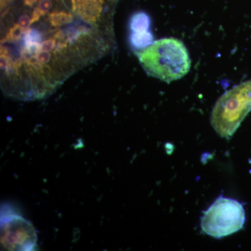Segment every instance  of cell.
<instances>
[{"mask_svg":"<svg viewBox=\"0 0 251 251\" xmlns=\"http://www.w3.org/2000/svg\"><path fill=\"white\" fill-rule=\"evenodd\" d=\"M149 75L166 82L179 80L191 69V59L184 43L175 38L153 42L137 54Z\"/></svg>","mask_w":251,"mask_h":251,"instance_id":"cell-1","label":"cell"},{"mask_svg":"<svg viewBox=\"0 0 251 251\" xmlns=\"http://www.w3.org/2000/svg\"><path fill=\"white\" fill-rule=\"evenodd\" d=\"M251 110V80L242 82L220 97L211 124L222 138H229Z\"/></svg>","mask_w":251,"mask_h":251,"instance_id":"cell-2","label":"cell"},{"mask_svg":"<svg viewBox=\"0 0 251 251\" xmlns=\"http://www.w3.org/2000/svg\"><path fill=\"white\" fill-rule=\"evenodd\" d=\"M245 223V211L241 203L229 198H219L204 212L201 227L204 233L222 238L240 230Z\"/></svg>","mask_w":251,"mask_h":251,"instance_id":"cell-3","label":"cell"},{"mask_svg":"<svg viewBox=\"0 0 251 251\" xmlns=\"http://www.w3.org/2000/svg\"><path fill=\"white\" fill-rule=\"evenodd\" d=\"M1 245L6 250H31L35 245L36 234L30 223L15 216L1 225Z\"/></svg>","mask_w":251,"mask_h":251,"instance_id":"cell-4","label":"cell"},{"mask_svg":"<svg viewBox=\"0 0 251 251\" xmlns=\"http://www.w3.org/2000/svg\"><path fill=\"white\" fill-rule=\"evenodd\" d=\"M151 19L148 14L143 11L136 12L132 15L129 21L130 32L140 33L150 31Z\"/></svg>","mask_w":251,"mask_h":251,"instance_id":"cell-5","label":"cell"},{"mask_svg":"<svg viewBox=\"0 0 251 251\" xmlns=\"http://www.w3.org/2000/svg\"><path fill=\"white\" fill-rule=\"evenodd\" d=\"M153 36L150 31L145 32H130L129 41L130 46L137 50L145 49L153 43Z\"/></svg>","mask_w":251,"mask_h":251,"instance_id":"cell-6","label":"cell"},{"mask_svg":"<svg viewBox=\"0 0 251 251\" xmlns=\"http://www.w3.org/2000/svg\"><path fill=\"white\" fill-rule=\"evenodd\" d=\"M50 22L54 27L68 24L73 21V16L71 14L65 12H54L49 16Z\"/></svg>","mask_w":251,"mask_h":251,"instance_id":"cell-7","label":"cell"},{"mask_svg":"<svg viewBox=\"0 0 251 251\" xmlns=\"http://www.w3.org/2000/svg\"><path fill=\"white\" fill-rule=\"evenodd\" d=\"M25 45L39 44L42 41V34L36 29H30L25 32L23 37Z\"/></svg>","mask_w":251,"mask_h":251,"instance_id":"cell-8","label":"cell"},{"mask_svg":"<svg viewBox=\"0 0 251 251\" xmlns=\"http://www.w3.org/2000/svg\"><path fill=\"white\" fill-rule=\"evenodd\" d=\"M23 33V28L19 25H16L14 27L10 29L8 39L9 40H18Z\"/></svg>","mask_w":251,"mask_h":251,"instance_id":"cell-9","label":"cell"},{"mask_svg":"<svg viewBox=\"0 0 251 251\" xmlns=\"http://www.w3.org/2000/svg\"><path fill=\"white\" fill-rule=\"evenodd\" d=\"M52 5L50 0H41L39 1V5H38V7L36 8V9L41 15H44L49 12L52 8Z\"/></svg>","mask_w":251,"mask_h":251,"instance_id":"cell-10","label":"cell"},{"mask_svg":"<svg viewBox=\"0 0 251 251\" xmlns=\"http://www.w3.org/2000/svg\"><path fill=\"white\" fill-rule=\"evenodd\" d=\"M54 46H55V41L54 39H49V40L44 41L41 44V49L44 52H50L54 49Z\"/></svg>","mask_w":251,"mask_h":251,"instance_id":"cell-11","label":"cell"},{"mask_svg":"<svg viewBox=\"0 0 251 251\" xmlns=\"http://www.w3.org/2000/svg\"><path fill=\"white\" fill-rule=\"evenodd\" d=\"M36 57H37L39 64H46L50 60L51 55L49 52H44V51H43V52L38 54Z\"/></svg>","mask_w":251,"mask_h":251,"instance_id":"cell-12","label":"cell"},{"mask_svg":"<svg viewBox=\"0 0 251 251\" xmlns=\"http://www.w3.org/2000/svg\"><path fill=\"white\" fill-rule=\"evenodd\" d=\"M31 23L30 18L27 16V15L21 16V17L19 18V20H18V25H19L21 27H22L23 29L29 27Z\"/></svg>","mask_w":251,"mask_h":251,"instance_id":"cell-13","label":"cell"},{"mask_svg":"<svg viewBox=\"0 0 251 251\" xmlns=\"http://www.w3.org/2000/svg\"><path fill=\"white\" fill-rule=\"evenodd\" d=\"M36 0H25V4L27 6H32L36 2Z\"/></svg>","mask_w":251,"mask_h":251,"instance_id":"cell-14","label":"cell"}]
</instances>
